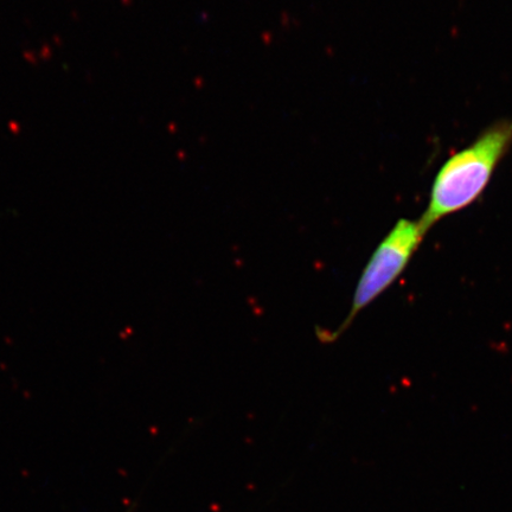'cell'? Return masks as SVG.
<instances>
[{"label": "cell", "instance_id": "6da1fadb", "mask_svg": "<svg viewBox=\"0 0 512 512\" xmlns=\"http://www.w3.org/2000/svg\"><path fill=\"white\" fill-rule=\"evenodd\" d=\"M511 147L512 119H501L448 158L434 178L430 202L419 220L422 228L428 233L435 223L479 200Z\"/></svg>", "mask_w": 512, "mask_h": 512}, {"label": "cell", "instance_id": "7a4b0ae2", "mask_svg": "<svg viewBox=\"0 0 512 512\" xmlns=\"http://www.w3.org/2000/svg\"><path fill=\"white\" fill-rule=\"evenodd\" d=\"M427 232L420 221L401 219L376 247L358 280L351 310L334 332H317L322 342H335L358 315L373 304L405 272Z\"/></svg>", "mask_w": 512, "mask_h": 512}]
</instances>
